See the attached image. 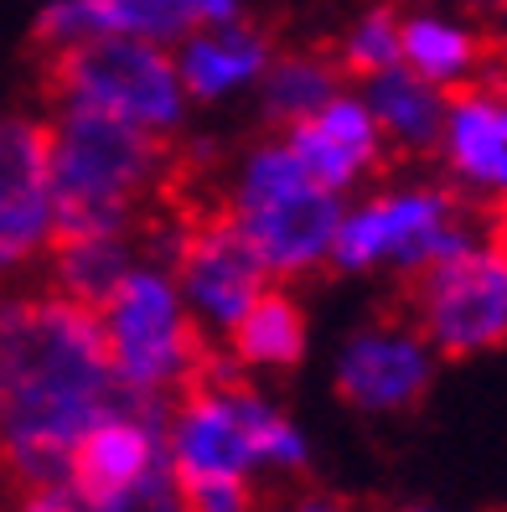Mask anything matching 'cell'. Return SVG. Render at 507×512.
Here are the masks:
<instances>
[{
	"instance_id": "cell-24",
	"label": "cell",
	"mask_w": 507,
	"mask_h": 512,
	"mask_svg": "<svg viewBox=\"0 0 507 512\" xmlns=\"http://www.w3.org/2000/svg\"><path fill=\"white\" fill-rule=\"evenodd\" d=\"M187 487V512H259L254 481L244 476H207V481H182Z\"/></svg>"
},
{
	"instance_id": "cell-11",
	"label": "cell",
	"mask_w": 507,
	"mask_h": 512,
	"mask_svg": "<svg viewBox=\"0 0 507 512\" xmlns=\"http://www.w3.org/2000/svg\"><path fill=\"white\" fill-rule=\"evenodd\" d=\"M435 347L409 316H383L357 326L332 357L337 399L357 414H409L435 383Z\"/></svg>"
},
{
	"instance_id": "cell-16",
	"label": "cell",
	"mask_w": 507,
	"mask_h": 512,
	"mask_svg": "<svg viewBox=\"0 0 507 512\" xmlns=\"http://www.w3.org/2000/svg\"><path fill=\"white\" fill-rule=\"evenodd\" d=\"M507 161V83L476 78L456 88L445 104V135H440V166L451 187L492 192L497 171Z\"/></svg>"
},
{
	"instance_id": "cell-17",
	"label": "cell",
	"mask_w": 507,
	"mask_h": 512,
	"mask_svg": "<svg viewBox=\"0 0 507 512\" xmlns=\"http://www.w3.org/2000/svg\"><path fill=\"white\" fill-rule=\"evenodd\" d=\"M487 32L466 11H404V68L420 73L425 83L456 94L487 73Z\"/></svg>"
},
{
	"instance_id": "cell-9",
	"label": "cell",
	"mask_w": 507,
	"mask_h": 512,
	"mask_svg": "<svg viewBox=\"0 0 507 512\" xmlns=\"http://www.w3.org/2000/svg\"><path fill=\"white\" fill-rule=\"evenodd\" d=\"M166 264L187 295V311L197 316V326L207 337H228L238 326V316L270 285H280L264 269V259L254 254V244L233 228L228 213H207V218L182 223L171 233Z\"/></svg>"
},
{
	"instance_id": "cell-13",
	"label": "cell",
	"mask_w": 507,
	"mask_h": 512,
	"mask_svg": "<svg viewBox=\"0 0 507 512\" xmlns=\"http://www.w3.org/2000/svg\"><path fill=\"white\" fill-rule=\"evenodd\" d=\"M280 135H285V145L301 156V166L316 176V182L342 192V197L363 192L378 176L383 156H389V140H383L368 99L352 94V88H342L337 99H326L316 114L285 125Z\"/></svg>"
},
{
	"instance_id": "cell-6",
	"label": "cell",
	"mask_w": 507,
	"mask_h": 512,
	"mask_svg": "<svg viewBox=\"0 0 507 512\" xmlns=\"http://www.w3.org/2000/svg\"><path fill=\"white\" fill-rule=\"evenodd\" d=\"M482 233L461 207L451 182L430 176H404V182H378L368 192L347 197V213L332 244L337 275H420L425 264L466 249Z\"/></svg>"
},
{
	"instance_id": "cell-12",
	"label": "cell",
	"mask_w": 507,
	"mask_h": 512,
	"mask_svg": "<svg viewBox=\"0 0 507 512\" xmlns=\"http://www.w3.org/2000/svg\"><path fill=\"white\" fill-rule=\"evenodd\" d=\"M249 11V0H52L37 16V42L63 52L94 37H140L176 47L202 26H223Z\"/></svg>"
},
{
	"instance_id": "cell-7",
	"label": "cell",
	"mask_w": 507,
	"mask_h": 512,
	"mask_svg": "<svg viewBox=\"0 0 507 512\" xmlns=\"http://www.w3.org/2000/svg\"><path fill=\"white\" fill-rule=\"evenodd\" d=\"M47 88H52V104L99 109L161 140L182 130L192 109L182 73H176V52L140 37H94L52 52Z\"/></svg>"
},
{
	"instance_id": "cell-4",
	"label": "cell",
	"mask_w": 507,
	"mask_h": 512,
	"mask_svg": "<svg viewBox=\"0 0 507 512\" xmlns=\"http://www.w3.org/2000/svg\"><path fill=\"white\" fill-rule=\"evenodd\" d=\"M223 213L254 244V254L275 280H306L332 269V244L347 197L321 187L301 166V156L285 145V135H270L233 161L223 187Z\"/></svg>"
},
{
	"instance_id": "cell-3",
	"label": "cell",
	"mask_w": 507,
	"mask_h": 512,
	"mask_svg": "<svg viewBox=\"0 0 507 512\" xmlns=\"http://www.w3.org/2000/svg\"><path fill=\"white\" fill-rule=\"evenodd\" d=\"M166 456L182 481L207 476H301L311 466V440L295 419L238 373L197 378L166 409Z\"/></svg>"
},
{
	"instance_id": "cell-8",
	"label": "cell",
	"mask_w": 507,
	"mask_h": 512,
	"mask_svg": "<svg viewBox=\"0 0 507 512\" xmlns=\"http://www.w3.org/2000/svg\"><path fill=\"white\" fill-rule=\"evenodd\" d=\"M404 311L440 357H482L507 347V249L497 233H476L466 249L409 275Z\"/></svg>"
},
{
	"instance_id": "cell-18",
	"label": "cell",
	"mask_w": 507,
	"mask_h": 512,
	"mask_svg": "<svg viewBox=\"0 0 507 512\" xmlns=\"http://www.w3.org/2000/svg\"><path fill=\"white\" fill-rule=\"evenodd\" d=\"M363 99L378 119L383 140H389L394 156H409V161H425V156H440V135H445V104L451 94L435 83H425L420 73H409L404 63L378 73L363 83Z\"/></svg>"
},
{
	"instance_id": "cell-22",
	"label": "cell",
	"mask_w": 507,
	"mask_h": 512,
	"mask_svg": "<svg viewBox=\"0 0 507 512\" xmlns=\"http://www.w3.org/2000/svg\"><path fill=\"white\" fill-rule=\"evenodd\" d=\"M337 63L347 78L368 83L378 73H389L404 63V11L394 6H368L347 21V32L337 37Z\"/></svg>"
},
{
	"instance_id": "cell-21",
	"label": "cell",
	"mask_w": 507,
	"mask_h": 512,
	"mask_svg": "<svg viewBox=\"0 0 507 512\" xmlns=\"http://www.w3.org/2000/svg\"><path fill=\"white\" fill-rule=\"evenodd\" d=\"M135 233H63L47 254L52 290H63L83 306H104L109 290L130 275L135 264Z\"/></svg>"
},
{
	"instance_id": "cell-29",
	"label": "cell",
	"mask_w": 507,
	"mask_h": 512,
	"mask_svg": "<svg viewBox=\"0 0 507 512\" xmlns=\"http://www.w3.org/2000/svg\"><path fill=\"white\" fill-rule=\"evenodd\" d=\"M497 244L507 249V207H502V223H497Z\"/></svg>"
},
{
	"instance_id": "cell-10",
	"label": "cell",
	"mask_w": 507,
	"mask_h": 512,
	"mask_svg": "<svg viewBox=\"0 0 507 512\" xmlns=\"http://www.w3.org/2000/svg\"><path fill=\"white\" fill-rule=\"evenodd\" d=\"M57 244L47 119L0 114V285L26 275Z\"/></svg>"
},
{
	"instance_id": "cell-27",
	"label": "cell",
	"mask_w": 507,
	"mask_h": 512,
	"mask_svg": "<svg viewBox=\"0 0 507 512\" xmlns=\"http://www.w3.org/2000/svg\"><path fill=\"white\" fill-rule=\"evenodd\" d=\"M445 6L466 16H507V0H445Z\"/></svg>"
},
{
	"instance_id": "cell-14",
	"label": "cell",
	"mask_w": 507,
	"mask_h": 512,
	"mask_svg": "<svg viewBox=\"0 0 507 512\" xmlns=\"http://www.w3.org/2000/svg\"><path fill=\"white\" fill-rule=\"evenodd\" d=\"M166 461H171L166 456V404L125 399L78 440L68 481L88 497H114V492L135 487L140 476H151Z\"/></svg>"
},
{
	"instance_id": "cell-28",
	"label": "cell",
	"mask_w": 507,
	"mask_h": 512,
	"mask_svg": "<svg viewBox=\"0 0 507 512\" xmlns=\"http://www.w3.org/2000/svg\"><path fill=\"white\" fill-rule=\"evenodd\" d=\"M487 197H497L502 207H507V161H502V171H497V182H492V192Z\"/></svg>"
},
{
	"instance_id": "cell-5",
	"label": "cell",
	"mask_w": 507,
	"mask_h": 512,
	"mask_svg": "<svg viewBox=\"0 0 507 512\" xmlns=\"http://www.w3.org/2000/svg\"><path fill=\"white\" fill-rule=\"evenodd\" d=\"M99 326L109 342L114 378L130 399L166 404L171 394L192 388L207 368V331L187 311V295L166 259H135L130 275L99 306Z\"/></svg>"
},
{
	"instance_id": "cell-19",
	"label": "cell",
	"mask_w": 507,
	"mask_h": 512,
	"mask_svg": "<svg viewBox=\"0 0 507 512\" xmlns=\"http://www.w3.org/2000/svg\"><path fill=\"white\" fill-rule=\"evenodd\" d=\"M228 352H233V368H249V373H285L306 357V311L290 290L270 285L254 306L238 316V326L228 331Z\"/></svg>"
},
{
	"instance_id": "cell-15",
	"label": "cell",
	"mask_w": 507,
	"mask_h": 512,
	"mask_svg": "<svg viewBox=\"0 0 507 512\" xmlns=\"http://www.w3.org/2000/svg\"><path fill=\"white\" fill-rule=\"evenodd\" d=\"M171 52H176V73H182L192 104H228L259 88L264 68L275 57V37L264 26H254L249 16H238L223 26H202Z\"/></svg>"
},
{
	"instance_id": "cell-25",
	"label": "cell",
	"mask_w": 507,
	"mask_h": 512,
	"mask_svg": "<svg viewBox=\"0 0 507 512\" xmlns=\"http://www.w3.org/2000/svg\"><path fill=\"white\" fill-rule=\"evenodd\" d=\"M16 512H99V502L78 492L73 481H52V487H26Z\"/></svg>"
},
{
	"instance_id": "cell-2",
	"label": "cell",
	"mask_w": 507,
	"mask_h": 512,
	"mask_svg": "<svg viewBox=\"0 0 507 512\" xmlns=\"http://www.w3.org/2000/svg\"><path fill=\"white\" fill-rule=\"evenodd\" d=\"M52 197L63 233H135L145 197L166 176V140L114 114L52 104Z\"/></svg>"
},
{
	"instance_id": "cell-1",
	"label": "cell",
	"mask_w": 507,
	"mask_h": 512,
	"mask_svg": "<svg viewBox=\"0 0 507 512\" xmlns=\"http://www.w3.org/2000/svg\"><path fill=\"white\" fill-rule=\"evenodd\" d=\"M125 399L94 306L63 290H0V461L16 481H68L78 440Z\"/></svg>"
},
{
	"instance_id": "cell-26",
	"label": "cell",
	"mask_w": 507,
	"mask_h": 512,
	"mask_svg": "<svg viewBox=\"0 0 507 512\" xmlns=\"http://www.w3.org/2000/svg\"><path fill=\"white\" fill-rule=\"evenodd\" d=\"M280 512H347V502H337L332 492H295Z\"/></svg>"
},
{
	"instance_id": "cell-23",
	"label": "cell",
	"mask_w": 507,
	"mask_h": 512,
	"mask_svg": "<svg viewBox=\"0 0 507 512\" xmlns=\"http://www.w3.org/2000/svg\"><path fill=\"white\" fill-rule=\"evenodd\" d=\"M94 502H99V512H187V487L166 461L151 476H140L135 487L114 492V497H94Z\"/></svg>"
},
{
	"instance_id": "cell-20",
	"label": "cell",
	"mask_w": 507,
	"mask_h": 512,
	"mask_svg": "<svg viewBox=\"0 0 507 512\" xmlns=\"http://www.w3.org/2000/svg\"><path fill=\"white\" fill-rule=\"evenodd\" d=\"M342 83H347V73L337 63V52L301 47V52H275L270 57L254 99H259V114L285 130V125H295V119L316 114L326 99H337Z\"/></svg>"
},
{
	"instance_id": "cell-30",
	"label": "cell",
	"mask_w": 507,
	"mask_h": 512,
	"mask_svg": "<svg viewBox=\"0 0 507 512\" xmlns=\"http://www.w3.org/2000/svg\"><path fill=\"white\" fill-rule=\"evenodd\" d=\"M399 512H440V507H399Z\"/></svg>"
}]
</instances>
